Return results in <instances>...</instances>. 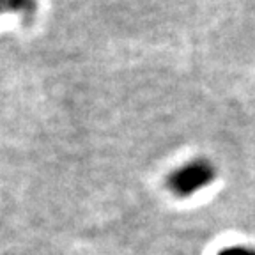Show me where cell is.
I'll return each mask as SVG.
<instances>
[{
    "instance_id": "obj_1",
    "label": "cell",
    "mask_w": 255,
    "mask_h": 255,
    "mask_svg": "<svg viewBox=\"0 0 255 255\" xmlns=\"http://www.w3.org/2000/svg\"><path fill=\"white\" fill-rule=\"evenodd\" d=\"M215 167L204 159H199V161H191V163L172 172L167 179V186L175 195L190 197L191 193L207 186L215 179Z\"/></svg>"
},
{
    "instance_id": "obj_2",
    "label": "cell",
    "mask_w": 255,
    "mask_h": 255,
    "mask_svg": "<svg viewBox=\"0 0 255 255\" xmlns=\"http://www.w3.org/2000/svg\"><path fill=\"white\" fill-rule=\"evenodd\" d=\"M218 255H255V250L248 247H231L222 250Z\"/></svg>"
}]
</instances>
